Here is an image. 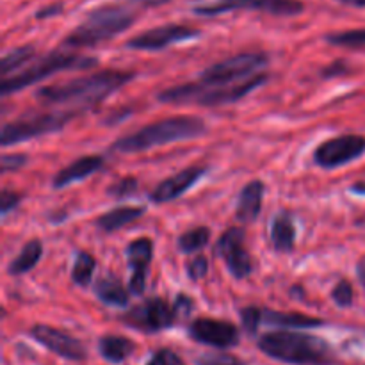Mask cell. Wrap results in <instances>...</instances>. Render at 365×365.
Masks as SVG:
<instances>
[{"label":"cell","mask_w":365,"mask_h":365,"mask_svg":"<svg viewBox=\"0 0 365 365\" xmlns=\"http://www.w3.org/2000/svg\"><path fill=\"white\" fill-rule=\"evenodd\" d=\"M134 78L132 71L103 70L98 73L86 75V77L73 78L63 84L45 86L38 89L36 96L46 103H68L78 106V109H88L103 102L109 95L123 88L127 82Z\"/></svg>","instance_id":"cell-1"},{"label":"cell","mask_w":365,"mask_h":365,"mask_svg":"<svg viewBox=\"0 0 365 365\" xmlns=\"http://www.w3.org/2000/svg\"><path fill=\"white\" fill-rule=\"evenodd\" d=\"M260 351L269 359L289 365H335V351L319 337L298 331H269L257 342Z\"/></svg>","instance_id":"cell-2"},{"label":"cell","mask_w":365,"mask_h":365,"mask_svg":"<svg viewBox=\"0 0 365 365\" xmlns=\"http://www.w3.org/2000/svg\"><path fill=\"white\" fill-rule=\"evenodd\" d=\"M207 132L203 120L195 116H175L146 125L141 130L132 132L118 139L110 150L118 153H138L155 146L200 138Z\"/></svg>","instance_id":"cell-3"},{"label":"cell","mask_w":365,"mask_h":365,"mask_svg":"<svg viewBox=\"0 0 365 365\" xmlns=\"http://www.w3.org/2000/svg\"><path fill=\"white\" fill-rule=\"evenodd\" d=\"M134 21L135 13L128 6L107 4V6L96 7L75 31H71L64 38V45L71 48L95 46L98 43L116 38L118 34L127 31Z\"/></svg>","instance_id":"cell-4"},{"label":"cell","mask_w":365,"mask_h":365,"mask_svg":"<svg viewBox=\"0 0 365 365\" xmlns=\"http://www.w3.org/2000/svg\"><path fill=\"white\" fill-rule=\"evenodd\" d=\"M266 81L267 75L260 73L241 84L230 86H205L202 82H191V84H180L166 89V91L159 93L157 98L164 103H196V106L205 107L227 106V103H234L245 98Z\"/></svg>","instance_id":"cell-5"},{"label":"cell","mask_w":365,"mask_h":365,"mask_svg":"<svg viewBox=\"0 0 365 365\" xmlns=\"http://www.w3.org/2000/svg\"><path fill=\"white\" fill-rule=\"evenodd\" d=\"M96 64H98V61L95 57L66 52H50L48 56L41 57L38 63L29 66L21 73H14L11 77L2 78L0 93H2V96H9L11 93L21 91V89L29 88V86L36 84V82L43 81V78L52 77L53 73H59V71L89 70V68L96 66Z\"/></svg>","instance_id":"cell-6"},{"label":"cell","mask_w":365,"mask_h":365,"mask_svg":"<svg viewBox=\"0 0 365 365\" xmlns=\"http://www.w3.org/2000/svg\"><path fill=\"white\" fill-rule=\"evenodd\" d=\"M77 114H81L78 109L29 114V116H24L20 120L4 125L0 141H2V146H11L29 141V139L39 138V135L52 134V132L61 130Z\"/></svg>","instance_id":"cell-7"},{"label":"cell","mask_w":365,"mask_h":365,"mask_svg":"<svg viewBox=\"0 0 365 365\" xmlns=\"http://www.w3.org/2000/svg\"><path fill=\"white\" fill-rule=\"evenodd\" d=\"M267 64H269V57L266 53H239V56H234L230 59H225L207 68L202 77H200V82L205 86H230L234 82L242 81V78H248L250 75L255 77L257 71L264 70Z\"/></svg>","instance_id":"cell-8"},{"label":"cell","mask_w":365,"mask_h":365,"mask_svg":"<svg viewBox=\"0 0 365 365\" xmlns=\"http://www.w3.org/2000/svg\"><path fill=\"white\" fill-rule=\"evenodd\" d=\"M239 9L262 11L274 16H294L303 13L305 6L299 0H214L210 4L196 6L192 11L200 16H220Z\"/></svg>","instance_id":"cell-9"},{"label":"cell","mask_w":365,"mask_h":365,"mask_svg":"<svg viewBox=\"0 0 365 365\" xmlns=\"http://www.w3.org/2000/svg\"><path fill=\"white\" fill-rule=\"evenodd\" d=\"M177 312L168 302L160 298H150L141 305H135L121 317L125 324L145 334H157L173 327Z\"/></svg>","instance_id":"cell-10"},{"label":"cell","mask_w":365,"mask_h":365,"mask_svg":"<svg viewBox=\"0 0 365 365\" xmlns=\"http://www.w3.org/2000/svg\"><path fill=\"white\" fill-rule=\"evenodd\" d=\"M365 153V138L356 134L339 135L321 143L314 152V163L323 170H335L360 159Z\"/></svg>","instance_id":"cell-11"},{"label":"cell","mask_w":365,"mask_h":365,"mask_svg":"<svg viewBox=\"0 0 365 365\" xmlns=\"http://www.w3.org/2000/svg\"><path fill=\"white\" fill-rule=\"evenodd\" d=\"M245 230L242 228H228L216 245V253L225 260L232 277L242 280L253 271V262L245 248Z\"/></svg>","instance_id":"cell-12"},{"label":"cell","mask_w":365,"mask_h":365,"mask_svg":"<svg viewBox=\"0 0 365 365\" xmlns=\"http://www.w3.org/2000/svg\"><path fill=\"white\" fill-rule=\"evenodd\" d=\"M196 36H200V32L196 29L187 27V25L168 24L155 29H150V31H145L141 34L130 38L127 41V48L155 52V50H163L166 46L175 45V43L187 41V39L196 38Z\"/></svg>","instance_id":"cell-13"},{"label":"cell","mask_w":365,"mask_h":365,"mask_svg":"<svg viewBox=\"0 0 365 365\" xmlns=\"http://www.w3.org/2000/svg\"><path fill=\"white\" fill-rule=\"evenodd\" d=\"M189 335L192 341L200 342V344L220 349L234 348L241 339L237 327L227 323V321L210 319V317H200V319L192 321L189 324Z\"/></svg>","instance_id":"cell-14"},{"label":"cell","mask_w":365,"mask_h":365,"mask_svg":"<svg viewBox=\"0 0 365 365\" xmlns=\"http://www.w3.org/2000/svg\"><path fill=\"white\" fill-rule=\"evenodd\" d=\"M31 337L36 342L46 348L48 351L56 353L57 356L66 360H73V362H81L88 356V351L82 346L78 339L71 337V335L64 334V331L56 330L46 324H36L31 328Z\"/></svg>","instance_id":"cell-15"},{"label":"cell","mask_w":365,"mask_h":365,"mask_svg":"<svg viewBox=\"0 0 365 365\" xmlns=\"http://www.w3.org/2000/svg\"><path fill=\"white\" fill-rule=\"evenodd\" d=\"M153 242L150 239L141 237L132 241L127 246V262L132 269V277L128 280V291L134 296H141L146 287V273L152 262Z\"/></svg>","instance_id":"cell-16"},{"label":"cell","mask_w":365,"mask_h":365,"mask_svg":"<svg viewBox=\"0 0 365 365\" xmlns=\"http://www.w3.org/2000/svg\"><path fill=\"white\" fill-rule=\"evenodd\" d=\"M205 175V168L202 166H195V168H187V170L178 171L177 175L173 177L166 178V180L160 182L152 192H150V200L155 203H168L177 200L178 196L184 195L185 191L192 187L200 178Z\"/></svg>","instance_id":"cell-17"},{"label":"cell","mask_w":365,"mask_h":365,"mask_svg":"<svg viewBox=\"0 0 365 365\" xmlns=\"http://www.w3.org/2000/svg\"><path fill=\"white\" fill-rule=\"evenodd\" d=\"M102 166H103V159L100 155L81 157V159L68 164L64 170H61L59 173L53 177V187L63 189V187H68V185L75 184V182L84 180V178L91 177L93 173H96Z\"/></svg>","instance_id":"cell-18"},{"label":"cell","mask_w":365,"mask_h":365,"mask_svg":"<svg viewBox=\"0 0 365 365\" xmlns=\"http://www.w3.org/2000/svg\"><path fill=\"white\" fill-rule=\"evenodd\" d=\"M264 198V184L260 180H253L239 192L237 207H235V216L241 223H253L259 217L262 209Z\"/></svg>","instance_id":"cell-19"},{"label":"cell","mask_w":365,"mask_h":365,"mask_svg":"<svg viewBox=\"0 0 365 365\" xmlns=\"http://www.w3.org/2000/svg\"><path fill=\"white\" fill-rule=\"evenodd\" d=\"M95 294L100 302L109 307H116V309L128 307V299H130V291H127L120 278L113 274L102 277L96 282Z\"/></svg>","instance_id":"cell-20"},{"label":"cell","mask_w":365,"mask_h":365,"mask_svg":"<svg viewBox=\"0 0 365 365\" xmlns=\"http://www.w3.org/2000/svg\"><path fill=\"white\" fill-rule=\"evenodd\" d=\"M271 246L278 253H289L294 248L296 228L289 212H280L271 223Z\"/></svg>","instance_id":"cell-21"},{"label":"cell","mask_w":365,"mask_h":365,"mask_svg":"<svg viewBox=\"0 0 365 365\" xmlns=\"http://www.w3.org/2000/svg\"><path fill=\"white\" fill-rule=\"evenodd\" d=\"M135 351V344L121 335H103L98 341V353L109 364H121Z\"/></svg>","instance_id":"cell-22"},{"label":"cell","mask_w":365,"mask_h":365,"mask_svg":"<svg viewBox=\"0 0 365 365\" xmlns=\"http://www.w3.org/2000/svg\"><path fill=\"white\" fill-rule=\"evenodd\" d=\"M143 214H145L143 207H118V209H113L103 214V216H100L96 220V225H98L100 230L114 232L123 228L125 225L132 223V221L139 220Z\"/></svg>","instance_id":"cell-23"},{"label":"cell","mask_w":365,"mask_h":365,"mask_svg":"<svg viewBox=\"0 0 365 365\" xmlns=\"http://www.w3.org/2000/svg\"><path fill=\"white\" fill-rule=\"evenodd\" d=\"M262 321L271 324V327L280 328H312L323 324V321L317 319V317H309L303 316V314L292 312H277V310H264Z\"/></svg>","instance_id":"cell-24"},{"label":"cell","mask_w":365,"mask_h":365,"mask_svg":"<svg viewBox=\"0 0 365 365\" xmlns=\"http://www.w3.org/2000/svg\"><path fill=\"white\" fill-rule=\"evenodd\" d=\"M43 255V246L39 241H29L27 245L21 248V252L18 253L16 259H13L7 266V273L18 277V274H25L29 271L34 269L38 266V262L41 260Z\"/></svg>","instance_id":"cell-25"},{"label":"cell","mask_w":365,"mask_h":365,"mask_svg":"<svg viewBox=\"0 0 365 365\" xmlns=\"http://www.w3.org/2000/svg\"><path fill=\"white\" fill-rule=\"evenodd\" d=\"M210 241V230L205 227H196L192 230H187L178 237V250L185 255L200 252L205 248Z\"/></svg>","instance_id":"cell-26"},{"label":"cell","mask_w":365,"mask_h":365,"mask_svg":"<svg viewBox=\"0 0 365 365\" xmlns=\"http://www.w3.org/2000/svg\"><path fill=\"white\" fill-rule=\"evenodd\" d=\"M34 57V46H20V48H14L11 52H7L2 57V63H0V73L2 78H7L14 70L21 68L24 64H27L29 61Z\"/></svg>","instance_id":"cell-27"},{"label":"cell","mask_w":365,"mask_h":365,"mask_svg":"<svg viewBox=\"0 0 365 365\" xmlns=\"http://www.w3.org/2000/svg\"><path fill=\"white\" fill-rule=\"evenodd\" d=\"M95 267L96 260L93 259V255H89V253L86 252L77 253L73 262V269H71V280H73V284H77L78 287H86V285L91 284Z\"/></svg>","instance_id":"cell-28"},{"label":"cell","mask_w":365,"mask_h":365,"mask_svg":"<svg viewBox=\"0 0 365 365\" xmlns=\"http://www.w3.org/2000/svg\"><path fill=\"white\" fill-rule=\"evenodd\" d=\"M327 41L339 46H365V29L359 31L334 32L327 36Z\"/></svg>","instance_id":"cell-29"},{"label":"cell","mask_w":365,"mask_h":365,"mask_svg":"<svg viewBox=\"0 0 365 365\" xmlns=\"http://www.w3.org/2000/svg\"><path fill=\"white\" fill-rule=\"evenodd\" d=\"M262 312L264 310L257 309V307H246V309L241 310V323H242V328H245V331L248 335H257V331H259V327L260 323H264L262 321Z\"/></svg>","instance_id":"cell-30"},{"label":"cell","mask_w":365,"mask_h":365,"mask_svg":"<svg viewBox=\"0 0 365 365\" xmlns=\"http://www.w3.org/2000/svg\"><path fill=\"white\" fill-rule=\"evenodd\" d=\"M353 298H355V291H353V285L348 280H341L335 289L331 291V299L337 303V307L341 309H348L353 305Z\"/></svg>","instance_id":"cell-31"},{"label":"cell","mask_w":365,"mask_h":365,"mask_svg":"<svg viewBox=\"0 0 365 365\" xmlns=\"http://www.w3.org/2000/svg\"><path fill=\"white\" fill-rule=\"evenodd\" d=\"M135 191H138V180H135L134 177L121 178V180L114 182V184L107 189V192H109L110 196H114V198H127V196L134 195Z\"/></svg>","instance_id":"cell-32"},{"label":"cell","mask_w":365,"mask_h":365,"mask_svg":"<svg viewBox=\"0 0 365 365\" xmlns=\"http://www.w3.org/2000/svg\"><path fill=\"white\" fill-rule=\"evenodd\" d=\"M196 365H246L242 360L227 353H216V355H203L196 359Z\"/></svg>","instance_id":"cell-33"},{"label":"cell","mask_w":365,"mask_h":365,"mask_svg":"<svg viewBox=\"0 0 365 365\" xmlns=\"http://www.w3.org/2000/svg\"><path fill=\"white\" fill-rule=\"evenodd\" d=\"M209 271V260L205 259L203 255H196L191 262L187 264V277L191 280H200L203 278Z\"/></svg>","instance_id":"cell-34"},{"label":"cell","mask_w":365,"mask_h":365,"mask_svg":"<svg viewBox=\"0 0 365 365\" xmlns=\"http://www.w3.org/2000/svg\"><path fill=\"white\" fill-rule=\"evenodd\" d=\"M27 155L25 153H7L2 157V171L9 173V171H18L21 166L27 164Z\"/></svg>","instance_id":"cell-35"},{"label":"cell","mask_w":365,"mask_h":365,"mask_svg":"<svg viewBox=\"0 0 365 365\" xmlns=\"http://www.w3.org/2000/svg\"><path fill=\"white\" fill-rule=\"evenodd\" d=\"M20 202H21V195H18V192L14 191H9V189H4L2 195H0V210H2L4 216L9 214L14 207H18V203Z\"/></svg>","instance_id":"cell-36"},{"label":"cell","mask_w":365,"mask_h":365,"mask_svg":"<svg viewBox=\"0 0 365 365\" xmlns=\"http://www.w3.org/2000/svg\"><path fill=\"white\" fill-rule=\"evenodd\" d=\"M173 309H175V312H177V316H184V314L187 316L192 309V299L189 298V296L180 294L177 298V302H175Z\"/></svg>","instance_id":"cell-37"},{"label":"cell","mask_w":365,"mask_h":365,"mask_svg":"<svg viewBox=\"0 0 365 365\" xmlns=\"http://www.w3.org/2000/svg\"><path fill=\"white\" fill-rule=\"evenodd\" d=\"M342 73H348V66H346V63H342V61H337V63L330 64L328 68H324L323 70V77L324 78H331V77H339V75Z\"/></svg>","instance_id":"cell-38"},{"label":"cell","mask_w":365,"mask_h":365,"mask_svg":"<svg viewBox=\"0 0 365 365\" xmlns=\"http://www.w3.org/2000/svg\"><path fill=\"white\" fill-rule=\"evenodd\" d=\"M63 13V4H50V6L43 7V9H39L38 13H36V18L38 20H45V18H50V16H57V14Z\"/></svg>","instance_id":"cell-39"},{"label":"cell","mask_w":365,"mask_h":365,"mask_svg":"<svg viewBox=\"0 0 365 365\" xmlns=\"http://www.w3.org/2000/svg\"><path fill=\"white\" fill-rule=\"evenodd\" d=\"M146 365H170V360H168V349H159Z\"/></svg>","instance_id":"cell-40"},{"label":"cell","mask_w":365,"mask_h":365,"mask_svg":"<svg viewBox=\"0 0 365 365\" xmlns=\"http://www.w3.org/2000/svg\"><path fill=\"white\" fill-rule=\"evenodd\" d=\"M132 6H141V7H159L168 4L170 0H128Z\"/></svg>","instance_id":"cell-41"},{"label":"cell","mask_w":365,"mask_h":365,"mask_svg":"<svg viewBox=\"0 0 365 365\" xmlns=\"http://www.w3.org/2000/svg\"><path fill=\"white\" fill-rule=\"evenodd\" d=\"M337 2L351 7H365V0H337Z\"/></svg>","instance_id":"cell-42"},{"label":"cell","mask_w":365,"mask_h":365,"mask_svg":"<svg viewBox=\"0 0 365 365\" xmlns=\"http://www.w3.org/2000/svg\"><path fill=\"white\" fill-rule=\"evenodd\" d=\"M168 360H170V365H184V362L180 360V356L175 355V353L170 351V349H168Z\"/></svg>","instance_id":"cell-43"},{"label":"cell","mask_w":365,"mask_h":365,"mask_svg":"<svg viewBox=\"0 0 365 365\" xmlns=\"http://www.w3.org/2000/svg\"><path fill=\"white\" fill-rule=\"evenodd\" d=\"M351 192H356V195H362L365 196V184L364 182H360V184H355L351 187Z\"/></svg>","instance_id":"cell-44"},{"label":"cell","mask_w":365,"mask_h":365,"mask_svg":"<svg viewBox=\"0 0 365 365\" xmlns=\"http://www.w3.org/2000/svg\"><path fill=\"white\" fill-rule=\"evenodd\" d=\"M359 278H360V282H362L364 287H365V262H362L359 266Z\"/></svg>","instance_id":"cell-45"}]
</instances>
